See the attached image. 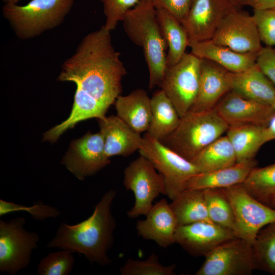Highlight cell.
I'll use <instances>...</instances> for the list:
<instances>
[{
  "label": "cell",
  "mask_w": 275,
  "mask_h": 275,
  "mask_svg": "<svg viewBox=\"0 0 275 275\" xmlns=\"http://www.w3.org/2000/svg\"><path fill=\"white\" fill-rule=\"evenodd\" d=\"M191 162L200 172L215 170L236 163V156L229 139L221 136L202 150Z\"/></svg>",
  "instance_id": "83f0119b"
},
{
  "label": "cell",
  "mask_w": 275,
  "mask_h": 275,
  "mask_svg": "<svg viewBox=\"0 0 275 275\" xmlns=\"http://www.w3.org/2000/svg\"><path fill=\"white\" fill-rule=\"evenodd\" d=\"M74 2V0H31L23 6L5 4L2 13L17 37L27 40L60 25Z\"/></svg>",
  "instance_id": "5b68a950"
},
{
  "label": "cell",
  "mask_w": 275,
  "mask_h": 275,
  "mask_svg": "<svg viewBox=\"0 0 275 275\" xmlns=\"http://www.w3.org/2000/svg\"><path fill=\"white\" fill-rule=\"evenodd\" d=\"M151 106V119L146 133L161 141L175 129L180 117L171 100L161 89L152 95Z\"/></svg>",
  "instance_id": "cb8c5ba5"
},
{
  "label": "cell",
  "mask_w": 275,
  "mask_h": 275,
  "mask_svg": "<svg viewBox=\"0 0 275 275\" xmlns=\"http://www.w3.org/2000/svg\"><path fill=\"white\" fill-rule=\"evenodd\" d=\"M242 0H228V1L235 7L241 6Z\"/></svg>",
  "instance_id": "b9f144b4"
},
{
  "label": "cell",
  "mask_w": 275,
  "mask_h": 275,
  "mask_svg": "<svg viewBox=\"0 0 275 275\" xmlns=\"http://www.w3.org/2000/svg\"><path fill=\"white\" fill-rule=\"evenodd\" d=\"M149 160L162 176L166 196L171 200L185 188L187 181L200 173L191 161L186 159L146 132L138 150Z\"/></svg>",
  "instance_id": "8992f818"
},
{
  "label": "cell",
  "mask_w": 275,
  "mask_h": 275,
  "mask_svg": "<svg viewBox=\"0 0 275 275\" xmlns=\"http://www.w3.org/2000/svg\"><path fill=\"white\" fill-rule=\"evenodd\" d=\"M26 212L37 221H43L49 218H56L60 211L56 208L45 205L41 201L36 202L32 206H27L12 202L0 199V216L10 213Z\"/></svg>",
  "instance_id": "836d02e7"
},
{
  "label": "cell",
  "mask_w": 275,
  "mask_h": 275,
  "mask_svg": "<svg viewBox=\"0 0 275 275\" xmlns=\"http://www.w3.org/2000/svg\"><path fill=\"white\" fill-rule=\"evenodd\" d=\"M228 128L215 107L200 112L189 111L180 118L175 129L160 142L191 161Z\"/></svg>",
  "instance_id": "277c9868"
},
{
  "label": "cell",
  "mask_w": 275,
  "mask_h": 275,
  "mask_svg": "<svg viewBox=\"0 0 275 275\" xmlns=\"http://www.w3.org/2000/svg\"><path fill=\"white\" fill-rule=\"evenodd\" d=\"M169 204L178 226L201 221L212 222L208 215L204 189L185 188Z\"/></svg>",
  "instance_id": "d4e9b609"
},
{
  "label": "cell",
  "mask_w": 275,
  "mask_h": 275,
  "mask_svg": "<svg viewBox=\"0 0 275 275\" xmlns=\"http://www.w3.org/2000/svg\"><path fill=\"white\" fill-rule=\"evenodd\" d=\"M110 162L105 154L101 133L88 132L71 143L61 163L78 180H83L95 174Z\"/></svg>",
  "instance_id": "7c38bea8"
},
{
  "label": "cell",
  "mask_w": 275,
  "mask_h": 275,
  "mask_svg": "<svg viewBox=\"0 0 275 275\" xmlns=\"http://www.w3.org/2000/svg\"><path fill=\"white\" fill-rule=\"evenodd\" d=\"M175 264L164 266L160 263L158 257L151 254L145 260L129 258L120 269L121 275H173Z\"/></svg>",
  "instance_id": "d6a6232c"
},
{
  "label": "cell",
  "mask_w": 275,
  "mask_h": 275,
  "mask_svg": "<svg viewBox=\"0 0 275 275\" xmlns=\"http://www.w3.org/2000/svg\"><path fill=\"white\" fill-rule=\"evenodd\" d=\"M157 18L168 48L167 66L177 63L186 53L189 37L180 21L162 9H156Z\"/></svg>",
  "instance_id": "484cf974"
},
{
  "label": "cell",
  "mask_w": 275,
  "mask_h": 275,
  "mask_svg": "<svg viewBox=\"0 0 275 275\" xmlns=\"http://www.w3.org/2000/svg\"><path fill=\"white\" fill-rule=\"evenodd\" d=\"M256 64L275 85V51L270 46L263 47L257 54Z\"/></svg>",
  "instance_id": "74e56055"
},
{
  "label": "cell",
  "mask_w": 275,
  "mask_h": 275,
  "mask_svg": "<svg viewBox=\"0 0 275 275\" xmlns=\"http://www.w3.org/2000/svg\"><path fill=\"white\" fill-rule=\"evenodd\" d=\"M117 116L136 132L147 131L151 119V98L138 89L129 94L119 95L115 102Z\"/></svg>",
  "instance_id": "603a6c76"
},
{
  "label": "cell",
  "mask_w": 275,
  "mask_h": 275,
  "mask_svg": "<svg viewBox=\"0 0 275 275\" xmlns=\"http://www.w3.org/2000/svg\"><path fill=\"white\" fill-rule=\"evenodd\" d=\"M106 156H128L139 150L142 143L140 133L131 128L117 116L98 119Z\"/></svg>",
  "instance_id": "d6986e66"
},
{
  "label": "cell",
  "mask_w": 275,
  "mask_h": 275,
  "mask_svg": "<svg viewBox=\"0 0 275 275\" xmlns=\"http://www.w3.org/2000/svg\"><path fill=\"white\" fill-rule=\"evenodd\" d=\"M268 206L275 209V193L271 197L268 203Z\"/></svg>",
  "instance_id": "60d3db41"
},
{
  "label": "cell",
  "mask_w": 275,
  "mask_h": 275,
  "mask_svg": "<svg viewBox=\"0 0 275 275\" xmlns=\"http://www.w3.org/2000/svg\"><path fill=\"white\" fill-rule=\"evenodd\" d=\"M211 40L240 53H258L263 47L252 15L237 9L223 19Z\"/></svg>",
  "instance_id": "4fadbf2b"
},
{
  "label": "cell",
  "mask_w": 275,
  "mask_h": 275,
  "mask_svg": "<svg viewBox=\"0 0 275 275\" xmlns=\"http://www.w3.org/2000/svg\"><path fill=\"white\" fill-rule=\"evenodd\" d=\"M214 107L229 127L244 124L266 126L275 114L271 105L247 98L232 90Z\"/></svg>",
  "instance_id": "2e32d148"
},
{
  "label": "cell",
  "mask_w": 275,
  "mask_h": 275,
  "mask_svg": "<svg viewBox=\"0 0 275 275\" xmlns=\"http://www.w3.org/2000/svg\"><path fill=\"white\" fill-rule=\"evenodd\" d=\"M231 90L247 98L272 106L275 87L256 64L238 73L231 72Z\"/></svg>",
  "instance_id": "7402d4cb"
},
{
  "label": "cell",
  "mask_w": 275,
  "mask_h": 275,
  "mask_svg": "<svg viewBox=\"0 0 275 275\" xmlns=\"http://www.w3.org/2000/svg\"><path fill=\"white\" fill-rule=\"evenodd\" d=\"M235 237L230 229L212 222L201 221L178 226L175 243L192 256L205 257L217 246Z\"/></svg>",
  "instance_id": "5bb4252c"
},
{
  "label": "cell",
  "mask_w": 275,
  "mask_h": 275,
  "mask_svg": "<svg viewBox=\"0 0 275 275\" xmlns=\"http://www.w3.org/2000/svg\"><path fill=\"white\" fill-rule=\"evenodd\" d=\"M257 165L254 159L236 162L226 168L198 173L187 181L185 188L205 189L223 188L243 183L251 171Z\"/></svg>",
  "instance_id": "44dd1931"
},
{
  "label": "cell",
  "mask_w": 275,
  "mask_h": 275,
  "mask_svg": "<svg viewBox=\"0 0 275 275\" xmlns=\"http://www.w3.org/2000/svg\"><path fill=\"white\" fill-rule=\"evenodd\" d=\"M272 107L273 108V109H274V110L275 111V98H274L273 102V103L272 104Z\"/></svg>",
  "instance_id": "ee69618b"
},
{
  "label": "cell",
  "mask_w": 275,
  "mask_h": 275,
  "mask_svg": "<svg viewBox=\"0 0 275 275\" xmlns=\"http://www.w3.org/2000/svg\"><path fill=\"white\" fill-rule=\"evenodd\" d=\"M204 192L210 221L216 225L232 230L234 233L235 219L233 210L222 189H204Z\"/></svg>",
  "instance_id": "f546056e"
},
{
  "label": "cell",
  "mask_w": 275,
  "mask_h": 275,
  "mask_svg": "<svg viewBox=\"0 0 275 275\" xmlns=\"http://www.w3.org/2000/svg\"><path fill=\"white\" fill-rule=\"evenodd\" d=\"M23 217L0 220V271L15 275L26 268L33 251L38 246L39 236L24 228Z\"/></svg>",
  "instance_id": "52a82bcc"
},
{
  "label": "cell",
  "mask_w": 275,
  "mask_h": 275,
  "mask_svg": "<svg viewBox=\"0 0 275 275\" xmlns=\"http://www.w3.org/2000/svg\"><path fill=\"white\" fill-rule=\"evenodd\" d=\"M145 216V219L138 221L136 224L139 236L154 241L163 248L175 243V234L178 225L175 215L165 199L153 205Z\"/></svg>",
  "instance_id": "ac0fdd59"
},
{
  "label": "cell",
  "mask_w": 275,
  "mask_h": 275,
  "mask_svg": "<svg viewBox=\"0 0 275 275\" xmlns=\"http://www.w3.org/2000/svg\"><path fill=\"white\" fill-rule=\"evenodd\" d=\"M123 185L133 192L135 202L127 212L133 218L146 215L153 206L154 200L160 194L166 195L162 176L145 157L140 155L132 161L124 171Z\"/></svg>",
  "instance_id": "30bf717a"
},
{
  "label": "cell",
  "mask_w": 275,
  "mask_h": 275,
  "mask_svg": "<svg viewBox=\"0 0 275 275\" xmlns=\"http://www.w3.org/2000/svg\"><path fill=\"white\" fill-rule=\"evenodd\" d=\"M201 59L198 92L189 109L193 112L214 108L222 97L231 90V72L213 62Z\"/></svg>",
  "instance_id": "e0dca14e"
},
{
  "label": "cell",
  "mask_w": 275,
  "mask_h": 275,
  "mask_svg": "<svg viewBox=\"0 0 275 275\" xmlns=\"http://www.w3.org/2000/svg\"><path fill=\"white\" fill-rule=\"evenodd\" d=\"M116 195L114 190L106 191L87 219L73 225L61 223L46 247L84 255L91 264H109L112 260L107 253L113 245L116 226L111 207Z\"/></svg>",
  "instance_id": "7a4b0ae2"
},
{
  "label": "cell",
  "mask_w": 275,
  "mask_h": 275,
  "mask_svg": "<svg viewBox=\"0 0 275 275\" xmlns=\"http://www.w3.org/2000/svg\"><path fill=\"white\" fill-rule=\"evenodd\" d=\"M193 0H150L156 9H164L182 23L187 17Z\"/></svg>",
  "instance_id": "8d00e7d4"
},
{
  "label": "cell",
  "mask_w": 275,
  "mask_h": 275,
  "mask_svg": "<svg viewBox=\"0 0 275 275\" xmlns=\"http://www.w3.org/2000/svg\"><path fill=\"white\" fill-rule=\"evenodd\" d=\"M205 258L196 275H250L257 269L253 244L238 237L217 246Z\"/></svg>",
  "instance_id": "8fae6325"
},
{
  "label": "cell",
  "mask_w": 275,
  "mask_h": 275,
  "mask_svg": "<svg viewBox=\"0 0 275 275\" xmlns=\"http://www.w3.org/2000/svg\"><path fill=\"white\" fill-rule=\"evenodd\" d=\"M191 53L213 62L232 73L243 71L256 64L258 53H240L214 43L211 39L190 41Z\"/></svg>",
  "instance_id": "ffe728a7"
},
{
  "label": "cell",
  "mask_w": 275,
  "mask_h": 275,
  "mask_svg": "<svg viewBox=\"0 0 275 275\" xmlns=\"http://www.w3.org/2000/svg\"><path fill=\"white\" fill-rule=\"evenodd\" d=\"M103 5L106 18L104 28L111 31L118 22L123 21L126 13L140 3V0H99Z\"/></svg>",
  "instance_id": "e575fe53"
},
{
  "label": "cell",
  "mask_w": 275,
  "mask_h": 275,
  "mask_svg": "<svg viewBox=\"0 0 275 275\" xmlns=\"http://www.w3.org/2000/svg\"><path fill=\"white\" fill-rule=\"evenodd\" d=\"M242 184L251 195L268 206L275 193V163L262 168L254 167Z\"/></svg>",
  "instance_id": "f1b7e54d"
},
{
  "label": "cell",
  "mask_w": 275,
  "mask_h": 275,
  "mask_svg": "<svg viewBox=\"0 0 275 275\" xmlns=\"http://www.w3.org/2000/svg\"><path fill=\"white\" fill-rule=\"evenodd\" d=\"M221 189L233 210L236 237L253 244L259 231L275 222V209L253 197L242 183Z\"/></svg>",
  "instance_id": "ba28073f"
},
{
  "label": "cell",
  "mask_w": 275,
  "mask_h": 275,
  "mask_svg": "<svg viewBox=\"0 0 275 275\" xmlns=\"http://www.w3.org/2000/svg\"><path fill=\"white\" fill-rule=\"evenodd\" d=\"M265 126L244 124L229 127L226 135L231 142L236 156V162L254 159L258 151L264 144Z\"/></svg>",
  "instance_id": "4316f807"
},
{
  "label": "cell",
  "mask_w": 275,
  "mask_h": 275,
  "mask_svg": "<svg viewBox=\"0 0 275 275\" xmlns=\"http://www.w3.org/2000/svg\"><path fill=\"white\" fill-rule=\"evenodd\" d=\"M140 1H143V0H140Z\"/></svg>",
  "instance_id": "bcb514c9"
},
{
  "label": "cell",
  "mask_w": 275,
  "mask_h": 275,
  "mask_svg": "<svg viewBox=\"0 0 275 275\" xmlns=\"http://www.w3.org/2000/svg\"><path fill=\"white\" fill-rule=\"evenodd\" d=\"M5 4H17V3L20 0H2Z\"/></svg>",
  "instance_id": "7bdbcfd3"
},
{
  "label": "cell",
  "mask_w": 275,
  "mask_h": 275,
  "mask_svg": "<svg viewBox=\"0 0 275 275\" xmlns=\"http://www.w3.org/2000/svg\"><path fill=\"white\" fill-rule=\"evenodd\" d=\"M250 7L253 10H263L275 8V0H242L241 6Z\"/></svg>",
  "instance_id": "f35d334b"
},
{
  "label": "cell",
  "mask_w": 275,
  "mask_h": 275,
  "mask_svg": "<svg viewBox=\"0 0 275 275\" xmlns=\"http://www.w3.org/2000/svg\"><path fill=\"white\" fill-rule=\"evenodd\" d=\"M274 46H275V45H274ZM273 49H274V51H275V47H274Z\"/></svg>",
  "instance_id": "f6af8a7d"
},
{
  "label": "cell",
  "mask_w": 275,
  "mask_h": 275,
  "mask_svg": "<svg viewBox=\"0 0 275 275\" xmlns=\"http://www.w3.org/2000/svg\"><path fill=\"white\" fill-rule=\"evenodd\" d=\"M201 59L185 53L176 64L167 66L161 88L180 118L190 109L199 90Z\"/></svg>",
  "instance_id": "9c48e42d"
},
{
  "label": "cell",
  "mask_w": 275,
  "mask_h": 275,
  "mask_svg": "<svg viewBox=\"0 0 275 275\" xmlns=\"http://www.w3.org/2000/svg\"><path fill=\"white\" fill-rule=\"evenodd\" d=\"M122 21L130 39L143 48L149 71V89L159 86L167 67L168 46L156 8L150 0L141 1L126 13Z\"/></svg>",
  "instance_id": "3957f363"
},
{
  "label": "cell",
  "mask_w": 275,
  "mask_h": 275,
  "mask_svg": "<svg viewBox=\"0 0 275 275\" xmlns=\"http://www.w3.org/2000/svg\"><path fill=\"white\" fill-rule=\"evenodd\" d=\"M261 42L267 46L275 45V8L254 10L252 15Z\"/></svg>",
  "instance_id": "d590c367"
},
{
  "label": "cell",
  "mask_w": 275,
  "mask_h": 275,
  "mask_svg": "<svg viewBox=\"0 0 275 275\" xmlns=\"http://www.w3.org/2000/svg\"><path fill=\"white\" fill-rule=\"evenodd\" d=\"M272 140H275V114L265 127L263 134L264 144Z\"/></svg>",
  "instance_id": "ab89813d"
},
{
  "label": "cell",
  "mask_w": 275,
  "mask_h": 275,
  "mask_svg": "<svg viewBox=\"0 0 275 275\" xmlns=\"http://www.w3.org/2000/svg\"><path fill=\"white\" fill-rule=\"evenodd\" d=\"M257 269L275 274V222L262 228L253 244Z\"/></svg>",
  "instance_id": "4dcf8cb0"
},
{
  "label": "cell",
  "mask_w": 275,
  "mask_h": 275,
  "mask_svg": "<svg viewBox=\"0 0 275 275\" xmlns=\"http://www.w3.org/2000/svg\"><path fill=\"white\" fill-rule=\"evenodd\" d=\"M75 260L69 250L51 252L41 259L37 267L38 275H68L73 269Z\"/></svg>",
  "instance_id": "1f68e13d"
},
{
  "label": "cell",
  "mask_w": 275,
  "mask_h": 275,
  "mask_svg": "<svg viewBox=\"0 0 275 275\" xmlns=\"http://www.w3.org/2000/svg\"><path fill=\"white\" fill-rule=\"evenodd\" d=\"M110 32L102 26L88 34L63 63L58 80L76 85L73 107L66 120L44 134L43 141L55 142L77 123L105 116L120 95L127 72L112 45Z\"/></svg>",
  "instance_id": "6da1fadb"
},
{
  "label": "cell",
  "mask_w": 275,
  "mask_h": 275,
  "mask_svg": "<svg viewBox=\"0 0 275 275\" xmlns=\"http://www.w3.org/2000/svg\"><path fill=\"white\" fill-rule=\"evenodd\" d=\"M235 9L228 0H193L182 23L189 42L211 39L223 19Z\"/></svg>",
  "instance_id": "9a60e30c"
}]
</instances>
